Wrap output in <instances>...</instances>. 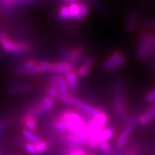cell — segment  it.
<instances>
[{
	"label": "cell",
	"instance_id": "6da1fadb",
	"mask_svg": "<svg viewBox=\"0 0 155 155\" xmlns=\"http://www.w3.org/2000/svg\"><path fill=\"white\" fill-rule=\"evenodd\" d=\"M58 119L66 123L68 133L78 136L85 139L86 142V139L88 135V128L86 121L80 116V114L73 111H65L58 116Z\"/></svg>",
	"mask_w": 155,
	"mask_h": 155
},
{
	"label": "cell",
	"instance_id": "7a4b0ae2",
	"mask_svg": "<svg viewBox=\"0 0 155 155\" xmlns=\"http://www.w3.org/2000/svg\"><path fill=\"white\" fill-rule=\"evenodd\" d=\"M0 45L6 51L12 53H22L28 49L29 46L25 42H15L7 36L5 32H0Z\"/></svg>",
	"mask_w": 155,
	"mask_h": 155
},
{
	"label": "cell",
	"instance_id": "3957f363",
	"mask_svg": "<svg viewBox=\"0 0 155 155\" xmlns=\"http://www.w3.org/2000/svg\"><path fill=\"white\" fill-rule=\"evenodd\" d=\"M155 35L150 34L147 31L141 32L139 37L138 49L137 50V58L139 60H143L147 52L154 42Z\"/></svg>",
	"mask_w": 155,
	"mask_h": 155
},
{
	"label": "cell",
	"instance_id": "277c9868",
	"mask_svg": "<svg viewBox=\"0 0 155 155\" xmlns=\"http://www.w3.org/2000/svg\"><path fill=\"white\" fill-rule=\"evenodd\" d=\"M108 120V116L107 115L103 117H92L91 119H88V121H86L88 128V137L90 136L96 139V135L103 129H105Z\"/></svg>",
	"mask_w": 155,
	"mask_h": 155
},
{
	"label": "cell",
	"instance_id": "5b68a950",
	"mask_svg": "<svg viewBox=\"0 0 155 155\" xmlns=\"http://www.w3.org/2000/svg\"><path fill=\"white\" fill-rule=\"evenodd\" d=\"M72 104L75 107L80 109L81 111L89 114L92 117H103V116H107V114L101 110L98 109L96 107L89 105L88 104H86L85 102L82 101L80 99L77 98H72Z\"/></svg>",
	"mask_w": 155,
	"mask_h": 155
},
{
	"label": "cell",
	"instance_id": "8992f818",
	"mask_svg": "<svg viewBox=\"0 0 155 155\" xmlns=\"http://www.w3.org/2000/svg\"><path fill=\"white\" fill-rule=\"evenodd\" d=\"M49 88L53 89L55 91L59 93L63 96L68 97V98H72L66 81L61 75H53V78H52L51 82L50 83Z\"/></svg>",
	"mask_w": 155,
	"mask_h": 155
},
{
	"label": "cell",
	"instance_id": "52a82bcc",
	"mask_svg": "<svg viewBox=\"0 0 155 155\" xmlns=\"http://www.w3.org/2000/svg\"><path fill=\"white\" fill-rule=\"evenodd\" d=\"M114 106L117 113L120 115L125 114L124 104L123 101V86L121 81H117L114 83Z\"/></svg>",
	"mask_w": 155,
	"mask_h": 155
},
{
	"label": "cell",
	"instance_id": "ba28073f",
	"mask_svg": "<svg viewBox=\"0 0 155 155\" xmlns=\"http://www.w3.org/2000/svg\"><path fill=\"white\" fill-rule=\"evenodd\" d=\"M54 105H55V100L53 98H50L49 96L45 97L40 103V106L30 113L32 114L36 118V116L40 115V114L48 113V112L51 111Z\"/></svg>",
	"mask_w": 155,
	"mask_h": 155
},
{
	"label": "cell",
	"instance_id": "9c48e42d",
	"mask_svg": "<svg viewBox=\"0 0 155 155\" xmlns=\"http://www.w3.org/2000/svg\"><path fill=\"white\" fill-rule=\"evenodd\" d=\"M155 118V103L152 104L146 111H144L139 117V124L145 126L152 121Z\"/></svg>",
	"mask_w": 155,
	"mask_h": 155
},
{
	"label": "cell",
	"instance_id": "30bf717a",
	"mask_svg": "<svg viewBox=\"0 0 155 155\" xmlns=\"http://www.w3.org/2000/svg\"><path fill=\"white\" fill-rule=\"evenodd\" d=\"M73 66L69 63L65 61L56 62L51 64L50 71L57 74H66L67 73L72 71Z\"/></svg>",
	"mask_w": 155,
	"mask_h": 155
},
{
	"label": "cell",
	"instance_id": "8fae6325",
	"mask_svg": "<svg viewBox=\"0 0 155 155\" xmlns=\"http://www.w3.org/2000/svg\"><path fill=\"white\" fill-rule=\"evenodd\" d=\"M83 53H84L83 50L79 47L70 49L68 63L71 64L73 67L78 65L80 62L81 58L83 57Z\"/></svg>",
	"mask_w": 155,
	"mask_h": 155
},
{
	"label": "cell",
	"instance_id": "7c38bea8",
	"mask_svg": "<svg viewBox=\"0 0 155 155\" xmlns=\"http://www.w3.org/2000/svg\"><path fill=\"white\" fill-rule=\"evenodd\" d=\"M68 5L70 15L71 19H75L78 21H83L84 17L81 15L80 8H79L78 2V1H68L65 2Z\"/></svg>",
	"mask_w": 155,
	"mask_h": 155
},
{
	"label": "cell",
	"instance_id": "4fadbf2b",
	"mask_svg": "<svg viewBox=\"0 0 155 155\" xmlns=\"http://www.w3.org/2000/svg\"><path fill=\"white\" fill-rule=\"evenodd\" d=\"M134 130V127L130 125H127L124 129H123L122 132L120 134V135L118 137L116 141V144L118 147H124L127 143V141L129 139L131 133Z\"/></svg>",
	"mask_w": 155,
	"mask_h": 155
},
{
	"label": "cell",
	"instance_id": "5bb4252c",
	"mask_svg": "<svg viewBox=\"0 0 155 155\" xmlns=\"http://www.w3.org/2000/svg\"><path fill=\"white\" fill-rule=\"evenodd\" d=\"M95 63V60L94 58L89 57L85 60L82 65H81L77 71L78 76L80 78H85L88 75V73Z\"/></svg>",
	"mask_w": 155,
	"mask_h": 155
},
{
	"label": "cell",
	"instance_id": "9a60e30c",
	"mask_svg": "<svg viewBox=\"0 0 155 155\" xmlns=\"http://www.w3.org/2000/svg\"><path fill=\"white\" fill-rule=\"evenodd\" d=\"M137 17H138V12L136 9H132L128 14L127 23H126V28L128 32H132L134 31L137 25Z\"/></svg>",
	"mask_w": 155,
	"mask_h": 155
},
{
	"label": "cell",
	"instance_id": "2e32d148",
	"mask_svg": "<svg viewBox=\"0 0 155 155\" xmlns=\"http://www.w3.org/2000/svg\"><path fill=\"white\" fill-rule=\"evenodd\" d=\"M78 74L76 71H71L65 74V81H66L69 90L71 91H75L78 87Z\"/></svg>",
	"mask_w": 155,
	"mask_h": 155
},
{
	"label": "cell",
	"instance_id": "e0dca14e",
	"mask_svg": "<svg viewBox=\"0 0 155 155\" xmlns=\"http://www.w3.org/2000/svg\"><path fill=\"white\" fill-rule=\"evenodd\" d=\"M121 55V53H120L119 51H118V50H116V51L113 52V53L111 54V55L104 61V63L102 65V69L104 70V71H111L112 67L114 66V64L116 63V62L117 61V60L119 59Z\"/></svg>",
	"mask_w": 155,
	"mask_h": 155
},
{
	"label": "cell",
	"instance_id": "ac0fdd59",
	"mask_svg": "<svg viewBox=\"0 0 155 155\" xmlns=\"http://www.w3.org/2000/svg\"><path fill=\"white\" fill-rule=\"evenodd\" d=\"M47 94L48 95V96L50 97V98H53L54 100L55 99H58V101L63 103V104H67V105H71L72 104V98H68V97H66L65 96H63L59 93H58L57 91H55V90L53 89L49 88L47 90Z\"/></svg>",
	"mask_w": 155,
	"mask_h": 155
},
{
	"label": "cell",
	"instance_id": "d6986e66",
	"mask_svg": "<svg viewBox=\"0 0 155 155\" xmlns=\"http://www.w3.org/2000/svg\"><path fill=\"white\" fill-rule=\"evenodd\" d=\"M51 64L52 63H50V62H41V63L36 64L35 66L28 73L30 75H35L40 74V73L46 72V71H50Z\"/></svg>",
	"mask_w": 155,
	"mask_h": 155
},
{
	"label": "cell",
	"instance_id": "ffe728a7",
	"mask_svg": "<svg viewBox=\"0 0 155 155\" xmlns=\"http://www.w3.org/2000/svg\"><path fill=\"white\" fill-rule=\"evenodd\" d=\"M114 135V131L111 128H106L104 129L101 131H100L98 134L96 135V139L98 143L101 141H107L111 139Z\"/></svg>",
	"mask_w": 155,
	"mask_h": 155
},
{
	"label": "cell",
	"instance_id": "44dd1931",
	"mask_svg": "<svg viewBox=\"0 0 155 155\" xmlns=\"http://www.w3.org/2000/svg\"><path fill=\"white\" fill-rule=\"evenodd\" d=\"M36 63L35 61L32 60H30L25 62L24 64L21 65L20 66L17 67L16 70H15V72L17 74H22L24 73H29L33 68L35 66Z\"/></svg>",
	"mask_w": 155,
	"mask_h": 155
},
{
	"label": "cell",
	"instance_id": "7402d4cb",
	"mask_svg": "<svg viewBox=\"0 0 155 155\" xmlns=\"http://www.w3.org/2000/svg\"><path fill=\"white\" fill-rule=\"evenodd\" d=\"M24 124L26 126L27 129L29 130L33 131L37 128V122L35 117L32 114L29 113L25 116Z\"/></svg>",
	"mask_w": 155,
	"mask_h": 155
},
{
	"label": "cell",
	"instance_id": "603a6c76",
	"mask_svg": "<svg viewBox=\"0 0 155 155\" xmlns=\"http://www.w3.org/2000/svg\"><path fill=\"white\" fill-rule=\"evenodd\" d=\"M22 134L25 137V139H28L29 142L32 143L33 144H38L41 141L40 137H38L36 134H35L33 131L29 130L28 129H24L22 130Z\"/></svg>",
	"mask_w": 155,
	"mask_h": 155
},
{
	"label": "cell",
	"instance_id": "cb8c5ba5",
	"mask_svg": "<svg viewBox=\"0 0 155 155\" xmlns=\"http://www.w3.org/2000/svg\"><path fill=\"white\" fill-rule=\"evenodd\" d=\"M88 2L91 5H92V7H94L95 9H96L100 14L103 15H105L107 14V10H106V7L102 5V3L99 1H96V0H91V1H89Z\"/></svg>",
	"mask_w": 155,
	"mask_h": 155
},
{
	"label": "cell",
	"instance_id": "d4e9b609",
	"mask_svg": "<svg viewBox=\"0 0 155 155\" xmlns=\"http://www.w3.org/2000/svg\"><path fill=\"white\" fill-rule=\"evenodd\" d=\"M126 61H127V58H126V56L121 55L119 57V59L117 60V61L116 62V63L114 64V65L112 67V68L111 69V71H110L109 72H111V73H115L117 72V71H119V70L121 68L122 66L124 65Z\"/></svg>",
	"mask_w": 155,
	"mask_h": 155
},
{
	"label": "cell",
	"instance_id": "484cf974",
	"mask_svg": "<svg viewBox=\"0 0 155 155\" xmlns=\"http://www.w3.org/2000/svg\"><path fill=\"white\" fill-rule=\"evenodd\" d=\"M59 15L63 20H70L71 19V15H70V12H69V7L68 5H65L62 6L60 8L59 10Z\"/></svg>",
	"mask_w": 155,
	"mask_h": 155
},
{
	"label": "cell",
	"instance_id": "4316f807",
	"mask_svg": "<svg viewBox=\"0 0 155 155\" xmlns=\"http://www.w3.org/2000/svg\"><path fill=\"white\" fill-rule=\"evenodd\" d=\"M154 56H155V37H154V42H153L152 46L150 47L149 51L147 52L146 55L144 56L143 61L145 62H149L150 61H151V60H152V58L154 57Z\"/></svg>",
	"mask_w": 155,
	"mask_h": 155
},
{
	"label": "cell",
	"instance_id": "83f0119b",
	"mask_svg": "<svg viewBox=\"0 0 155 155\" xmlns=\"http://www.w3.org/2000/svg\"><path fill=\"white\" fill-rule=\"evenodd\" d=\"M78 5L79 8H80L81 15H82L83 17H88L90 15V9H89L86 3H85L84 2H78Z\"/></svg>",
	"mask_w": 155,
	"mask_h": 155
},
{
	"label": "cell",
	"instance_id": "f1b7e54d",
	"mask_svg": "<svg viewBox=\"0 0 155 155\" xmlns=\"http://www.w3.org/2000/svg\"><path fill=\"white\" fill-rule=\"evenodd\" d=\"M98 147H99L100 150L104 153H105V154H108L111 150V144H110V143L107 141H101V142L98 143Z\"/></svg>",
	"mask_w": 155,
	"mask_h": 155
},
{
	"label": "cell",
	"instance_id": "f546056e",
	"mask_svg": "<svg viewBox=\"0 0 155 155\" xmlns=\"http://www.w3.org/2000/svg\"><path fill=\"white\" fill-rule=\"evenodd\" d=\"M25 149L27 151V152L31 155H38V152L36 150L35 144H32V143L27 142L25 145Z\"/></svg>",
	"mask_w": 155,
	"mask_h": 155
},
{
	"label": "cell",
	"instance_id": "4dcf8cb0",
	"mask_svg": "<svg viewBox=\"0 0 155 155\" xmlns=\"http://www.w3.org/2000/svg\"><path fill=\"white\" fill-rule=\"evenodd\" d=\"M86 144L90 147V148L96 150L98 147V142L96 141V139L93 137H90L88 136L86 139Z\"/></svg>",
	"mask_w": 155,
	"mask_h": 155
},
{
	"label": "cell",
	"instance_id": "1f68e13d",
	"mask_svg": "<svg viewBox=\"0 0 155 155\" xmlns=\"http://www.w3.org/2000/svg\"><path fill=\"white\" fill-rule=\"evenodd\" d=\"M35 147H36V150L38 151L39 154V153H42L45 152L48 148V144L43 141H40V142H38V144H35Z\"/></svg>",
	"mask_w": 155,
	"mask_h": 155
},
{
	"label": "cell",
	"instance_id": "d6a6232c",
	"mask_svg": "<svg viewBox=\"0 0 155 155\" xmlns=\"http://www.w3.org/2000/svg\"><path fill=\"white\" fill-rule=\"evenodd\" d=\"M126 122L127 123V125L132 126V127L135 125H138L139 124V117H137V116H130V117H128Z\"/></svg>",
	"mask_w": 155,
	"mask_h": 155
},
{
	"label": "cell",
	"instance_id": "836d02e7",
	"mask_svg": "<svg viewBox=\"0 0 155 155\" xmlns=\"http://www.w3.org/2000/svg\"><path fill=\"white\" fill-rule=\"evenodd\" d=\"M145 100L147 103H150V104L155 102V88L147 94L146 97H145Z\"/></svg>",
	"mask_w": 155,
	"mask_h": 155
},
{
	"label": "cell",
	"instance_id": "e575fe53",
	"mask_svg": "<svg viewBox=\"0 0 155 155\" xmlns=\"http://www.w3.org/2000/svg\"><path fill=\"white\" fill-rule=\"evenodd\" d=\"M141 25L143 27H151L153 25H155V19L150 18V19H144L141 22Z\"/></svg>",
	"mask_w": 155,
	"mask_h": 155
},
{
	"label": "cell",
	"instance_id": "d590c367",
	"mask_svg": "<svg viewBox=\"0 0 155 155\" xmlns=\"http://www.w3.org/2000/svg\"><path fill=\"white\" fill-rule=\"evenodd\" d=\"M30 86H21L20 87H15L11 89L12 93H19V92H22V91H26L29 90L30 88Z\"/></svg>",
	"mask_w": 155,
	"mask_h": 155
},
{
	"label": "cell",
	"instance_id": "8d00e7d4",
	"mask_svg": "<svg viewBox=\"0 0 155 155\" xmlns=\"http://www.w3.org/2000/svg\"><path fill=\"white\" fill-rule=\"evenodd\" d=\"M68 155H86V154L84 150H81V149H75V150H73L71 152H70L69 154Z\"/></svg>",
	"mask_w": 155,
	"mask_h": 155
},
{
	"label": "cell",
	"instance_id": "74e56055",
	"mask_svg": "<svg viewBox=\"0 0 155 155\" xmlns=\"http://www.w3.org/2000/svg\"><path fill=\"white\" fill-rule=\"evenodd\" d=\"M151 68H152V72L154 73V74L155 75V61H152V63H151Z\"/></svg>",
	"mask_w": 155,
	"mask_h": 155
},
{
	"label": "cell",
	"instance_id": "f35d334b",
	"mask_svg": "<svg viewBox=\"0 0 155 155\" xmlns=\"http://www.w3.org/2000/svg\"><path fill=\"white\" fill-rule=\"evenodd\" d=\"M152 127H153V129H154V131H155V121L153 122V124H152Z\"/></svg>",
	"mask_w": 155,
	"mask_h": 155
},
{
	"label": "cell",
	"instance_id": "ab89813d",
	"mask_svg": "<svg viewBox=\"0 0 155 155\" xmlns=\"http://www.w3.org/2000/svg\"><path fill=\"white\" fill-rule=\"evenodd\" d=\"M88 155H94V154H88Z\"/></svg>",
	"mask_w": 155,
	"mask_h": 155
}]
</instances>
